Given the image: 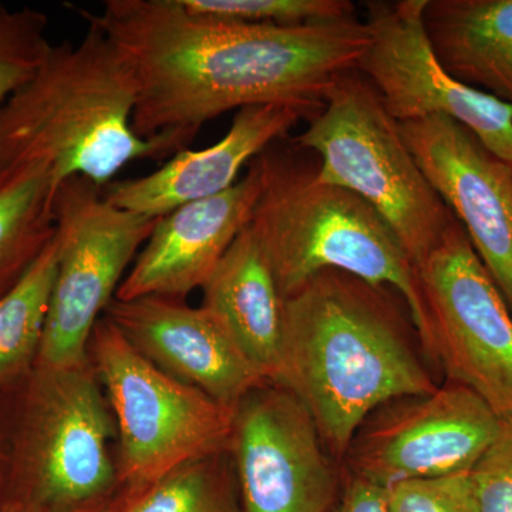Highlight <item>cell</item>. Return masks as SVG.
Returning a JSON list of instances; mask_svg holds the SVG:
<instances>
[{"label":"cell","mask_w":512,"mask_h":512,"mask_svg":"<svg viewBox=\"0 0 512 512\" xmlns=\"http://www.w3.org/2000/svg\"><path fill=\"white\" fill-rule=\"evenodd\" d=\"M130 56L138 79L133 130L173 157L227 111L265 104L322 109L369 47L356 18L305 25H249L192 15L181 0H106L77 8Z\"/></svg>","instance_id":"1"},{"label":"cell","mask_w":512,"mask_h":512,"mask_svg":"<svg viewBox=\"0 0 512 512\" xmlns=\"http://www.w3.org/2000/svg\"><path fill=\"white\" fill-rule=\"evenodd\" d=\"M404 308L393 289L332 269L285 299L278 386L301 400L336 460L379 407L437 389Z\"/></svg>","instance_id":"2"},{"label":"cell","mask_w":512,"mask_h":512,"mask_svg":"<svg viewBox=\"0 0 512 512\" xmlns=\"http://www.w3.org/2000/svg\"><path fill=\"white\" fill-rule=\"evenodd\" d=\"M87 23L79 45H53L35 76L0 106V171L43 163L53 188L80 175L104 188L137 160L171 157L133 130L138 79L130 56Z\"/></svg>","instance_id":"3"},{"label":"cell","mask_w":512,"mask_h":512,"mask_svg":"<svg viewBox=\"0 0 512 512\" xmlns=\"http://www.w3.org/2000/svg\"><path fill=\"white\" fill-rule=\"evenodd\" d=\"M255 164L261 192L249 227L284 299L329 269L386 286L406 303L421 350L434 362L419 272L382 215L352 191L323 183L311 151L288 137L262 151Z\"/></svg>","instance_id":"4"},{"label":"cell","mask_w":512,"mask_h":512,"mask_svg":"<svg viewBox=\"0 0 512 512\" xmlns=\"http://www.w3.org/2000/svg\"><path fill=\"white\" fill-rule=\"evenodd\" d=\"M308 123L292 140L319 157L320 180L372 205L419 269L456 217L427 180L373 84L357 70L343 74Z\"/></svg>","instance_id":"5"},{"label":"cell","mask_w":512,"mask_h":512,"mask_svg":"<svg viewBox=\"0 0 512 512\" xmlns=\"http://www.w3.org/2000/svg\"><path fill=\"white\" fill-rule=\"evenodd\" d=\"M26 384L6 457L9 500L72 510L114 497L119 464L109 400L92 365H36Z\"/></svg>","instance_id":"6"},{"label":"cell","mask_w":512,"mask_h":512,"mask_svg":"<svg viewBox=\"0 0 512 512\" xmlns=\"http://www.w3.org/2000/svg\"><path fill=\"white\" fill-rule=\"evenodd\" d=\"M89 355L116 424L124 494L191 461L229 453L235 410L148 362L104 316Z\"/></svg>","instance_id":"7"},{"label":"cell","mask_w":512,"mask_h":512,"mask_svg":"<svg viewBox=\"0 0 512 512\" xmlns=\"http://www.w3.org/2000/svg\"><path fill=\"white\" fill-rule=\"evenodd\" d=\"M53 214L55 284L36 365L83 366L90 362L97 322L158 218L117 208L106 200L103 188L80 175L57 185Z\"/></svg>","instance_id":"8"},{"label":"cell","mask_w":512,"mask_h":512,"mask_svg":"<svg viewBox=\"0 0 512 512\" xmlns=\"http://www.w3.org/2000/svg\"><path fill=\"white\" fill-rule=\"evenodd\" d=\"M434 362L512 417V312L457 220L419 269Z\"/></svg>","instance_id":"9"},{"label":"cell","mask_w":512,"mask_h":512,"mask_svg":"<svg viewBox=\"0 0 512 512\" xmlns=\"http://www.w3.org/2000/svg\"><path fill=\"white\" fill-rule=\"evenodd\" d=\"M369 47L357 66L397 123L446 116L512 164V107L444 69L424 25L426 0L366 2Z\"/></svg>","instance_id":"10"},{"label":"cell","mask_w":512,"mask_h":512,"mask_svg":"<svg viewBox=\"0 0 512 512\" xmlns=\"http://www.w3.org/2000/svg\"><path fill=\"white\" fill-rule=\"evenodd\" d=\"M501 417L473 390L448 382L424 396L379 407L360 426L345 460L350 476L380 488L470 473Z\"/></svg>","instance_id":"11"},{"label":"cell","mask_w":512,"mask_h":512,"mask_svg":"<svg viewBox=\"0 0 512 512\" xmlns=\"http://www.w3.org/2000/svg\"><path fill=\"white\" fill-rule=\"evenodd\" d=\"M244 512H330L338 476L301 400L266 383L235 409L231 448Z\"/></svg>","instance_id":"12"},{"label":"cell","mask_w":512,"mask_h":512,"mask_svg":"<svg viewBox=\"0 0 512 512\" xmlns=\"http://www.w3.org/2000/svg\"><path fill=\"white\" fill-rule=\"evenodd\" d=\"M399 126L512 312V164L495 157L471 131L446 116Z\"/></svg>","instance_id":"13"},{"label":"cell","mask_w":512,"mask_h":512,"mask_svg":"<svg viewBox=\"0 0 512 512\" xmlns=\"http://www.w3.org/2000/svg\"><path fill=\"white\" fill-rule=\"evenodd\" d=\"M103 316L148 362L229 409L266 384L204 306L164 296L114 298Z\"/></svg>","instance_id":"14"},{"label":"cell","mask_w":512,"mask_h":512,"mask_svg":"<svg viewBox=\"0 0 512 512\" xmlns=\"http://www.w3.org/2000/svg\"><path fill=\"white\" fill-rule=\"evenodd\" d=\"M259 192L261 175L254 160L247 174L229 190L158 218L124 276L116 299H184L195 289H202L222 256L251 224Z\"/></svg>","instance_id":"15"},{"label":"cell","mask_w":512,"mask_h":512,"mask_svg":"<svg viewBox=\"0 0 512 512\" xmlns=\"http://www.w3.org/2000/svg\"><path fill=\"white\" fill-rule=\"evenodd\" d=\"M322 109L301 104H265L235 113L228 133L202 150H183L154 173L110 183L104 197L121 210L161 218L190 202L215 197L238 183L239 173L302 120Z\"/></svg>","instance_id":"16"},{"label":"cell","mask_w":512,"mask_h":512,"mask_svg":"<svg viewBox=\"0 0 512 512\" xmlns=\"http://www.w3.org/2000/svg\"><path fill=\"white\" fill-rule=\"evenodd\" d=\"M201 291V306L220 320L259 376L278 386L285 299L249 225L222 256Z\"/></svg>","instance_id":"17"},{"label":"cell","mask_w":512,"mask_h":512,"mask_svg":"<svg viewBox=\"0 0 512 512\" xmlns=\"http://www.w3.org/2000/svg\"><path fill=\"white\" fill-rule=\"evenodd\" d=\"M424 25L448 73L512 107V0H426Z\"/></svg>","instance_id":"18"},{"label":"cell","mask_w":512,"mask_h":512,"mask_svg":"<svg viewBox=\"0 0 512 512\" xmlns=\"http://www.w3.org/2000/svg\"><path fill=\"white\" fill-rule=\"evenodd\" d=\"M53 197L52 171L43 163L16 168L0 183V298L55 238Z\"/></svg>","instance_id":"19"},{"label":"cell","mask_w":512,"mask_h":512,"mask_svg":"<svg viewBox=\"0 0 512 512\" xmlns=\"http://www.w3.org/2000/svg\"><path fill=\"white\" fill-rule=\"evenodd\" d=\"M56 265L53 238L28 274L0 298V389L25 379L36 366L55 284Z\"/></svg>","instance_id":"20"},{"label":"cell","mask_w":512,"mask_h":512,"mask_svg":"<svg viewBox=\"0 0 512 512\" xmlns=\"http://www.w3.org/2000/svg\"><path fill=\"white\" fill-rule=\"evenodd\" d=\"M227 454L191 461L138 493H123L119 512H237Z\"/></svg>","instance_id":"21"},{"label":"cell","mask_w":512,"mask_h":512,"mask_svg":"<svg viewBox=\"0 0 512 512\" xmlns=\"http://www.w3.org/2000/svg\"><path fill=\"white\" fill-rule=\"evenodd\" d=\"M192 15L220 22L295 26L356 18L349 0H181Z\"/></svg>","instance_id":"22"},{"label":"cell","mask_w":512,"mask_h":512,"mask_svg":"<svg viewBox=\"0 0 512 512\" xmlns=\"http://www.w3.org/2000/svg\"><path fill=\"white\" fill-rule=\"evenodd\" d=\"M47 26L49 19L39 10H10L0 3V106L45 62L53 46Z\"/></svg>","instance_id":"23"},{"label":"cell","mask_w":512,"mask_h":512,"mask_svg":"<svg viewBox=\"0 0 512 512\" xmlns=\"http://www.w3.org/2000/svg\"><path fill=\"white\" fill-rule=\"evenodd\" d=\"M384 500L389 512H478L468 473L390 485Z\"/></svg>","instance_id":"24"},{"label":"cell","mask_w":512,"mask_h":512,"mask_svg":"<svg viewBox=\"0 0 512 512\" xmlns=\"http://www.w3.org/2000/svg\"><path fill=\"white\" fill-rule=\"evenodd\" d=\"M468 476L478 512H512V417L501 419L493 443Z\"/></svg>","instance_id":"25"},{"label":"cell","mask_w":512,"mask_h":512,"mask_svg":"<svg viewBox=\"0 0 512 512\" xmlns=\"http://www.w3.org/2000/svg\"><path fill=\"white\" fill-rule=\"evenodd\" d=\"M330 512H389L383 488L350 476L343 494Z\"/></svg>","instance_id":"26"},{"label":"cell","mask_w":512,"mask_h":512,"mask_svg":"<svg viewBox=\"0 0 512 512\" xmlns=\"http://www.w3.org/2000/svg\"><path fill=\"white\" fill-rule=\"evenodd\" d=\"M124 494L117 498L116 495L107 500L99 501L84 507L72 508V510H52V508L39 507L22 501L0 498V512H119L123 504Z\"/></svg>","instance_id":"27"},{"label":"cell","mask_w":512,"mask_h":512,"mask_svg":"<svg viewBox=\"0 0 512 512\" xmlns=\"http://www.w3.org/2000/svg\"><path fill=\"white\" fill-rule=\"evenodd\" d=\"M10 171H0V183H2L3 180H5L6 177H8Z\"/></svg>","instance_id":"28"}]
</instances>
